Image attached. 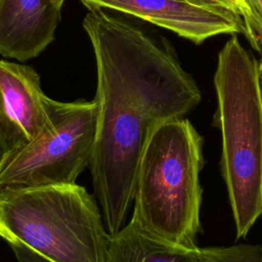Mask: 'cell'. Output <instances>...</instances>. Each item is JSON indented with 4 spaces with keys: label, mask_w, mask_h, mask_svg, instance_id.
Segmentation results:
<instances>
[{
    "label": "cell",
    "mask_w": 262,
    "mask_h": 262,
    "mask_svg": "<svg viewBox=\"0 0 262 262\" xmlns=\"http://www.w3.org/2000/svg\"><path fill=\"white\" fill-rule=\"evenodd\" d=\"M110 236L95 196L77 183L0 191V237L50 262H107Z\"/></svg>",
    "instance_id": "cell-4"
},
{
    "label": "cell",
    "mask_w": 262,
    "mask_h": 262,
    "mask_svg": "<svg viewBox=\"0 0 262 262\" xmlns=\"http://www.w3.org/2000/svg\"><path fill=\"white\" fill-rule=\"evenodd\" d=\"M214 85L221 174L236 238H243L262 216V96L259 61L235 35L219 52Z\"/></svg>",
    "instance_id": "cell-3"
},
{
    "label": "cell",
    "mask_w": 262,
    "mask_h": 262,
    "mask_svg": "<svg viewBox=\"0 0 262 262\" xmlns=\"http://www.w3.org/2000/svg\"><path fill=\"white\" fill-rule=\"evenodd\" d=\"M13 252L15 262H50L20 244H8Z\"/></svg>",
    "instance_id": "cell-12"
},
{
    "label": "cell",
    "mask_w": 262,
    "mask_h": 262,
    "mask_svg": "<svg viewBox=\"0 0 262 262\" xmlns=\"http://www.w3.org/2000/svg\"><path fill=\"white\" fill-rule=\"evenodd\" d=\"M205 262H262V246L236 245L231 247L200 248Z\"/></svg>",
    "instance_id": "cell-10"
},
{
    "label": "cell",
    "mask_w": 262,
    "mask_h": 262,
    "mask_svg": "<svg viewBox=\"0 0 262 262\" xmlns=\"http://www.w3.org/2000/svg\"><path fill=\"white\" fill-rule=\"evenodd\" d=\"M248 1L250 3L251 9L254 14L256 31L261 44V54H262V0H248ZM259 62L262 63V57Z\"/></svg>",
    "instance_id": "cell-13"
},
{
    "label": "cell",
    "mask_w": 262,
    "mask_h": 262,
    "mask_svg": "<svg viewBox=\"0 0 262 262\" xmlns=\"http://www.w3.org/2000/svg\"><path fill=\"white\" fill-rule=\"evenodd\" d=\"M203 4L216 6L232 12L237 15L244 23L246 35L253 48L261 52V44L256 31L254 14L248 0H193Z\"/></svg>",
    "instance_id": "cell-11"
},
{
    "label": "cell",
    "mask_w": 262,
    "mask_h": 262,
    "mask_svg": "<svg viewBox=\"0 0 262 262\" xmlns=\"http://www.w3.org/2000/svg\"><path fill=\"white\" fill-rule=\"evenodd\" d=\"M90 9L133 15L201 44L218 35L242 33L243 20L232 12L193 0H80Z\"/></svg>",
    "instance_id": "cell-6"
},
{
    "label": "cell",
    "mask_w": 262,
    "mask_h": 262,
    "mask_svg": "<svg viewBox=\"0 0 262 262\" xmlns=\"http://www.w3.org/2000/svg\"><path fill=\"white\" fill-rule=\"evenodd\" d=\"M259 74H260V88H261V96H262V63L259 62Z\"/></svg>",
    "instance_id": "cell-16"
},
{
    "label": "cell",
    "mask_w": 262,
    "mask_h": 262,
    "mask_svg": "<svg viewBox=\"0 0 262 262\" xmlns=\"http://www.w3.org/2000/svg\"><path fill=\"white\" fill-rule=\"evenodd\" d=\"M107 262H205L199 247L189 249L157 238L129 220L110 236Z\"/></svg>",
    "instance_id": "cell-9"
},
{
    "label": "cell",
    "mask_w": 262,
    "mask_h": 262,
    "mask_svg": "<svg viewBox=\"0 0 262 262\" xmlns=\"http://www.w3.org/2000/svg\"><path fill=\"white\" fill-rule=\"evenodd\" d=\"M60 10L53 0H0V55L37 57L54 40Z\"/></svg>",
    "instance_id": "cell-8"
},
{
    "label": "cell",
    "mask_w": 262,
    "mask_h": 262,
    "mask_svg": "<svg viewBox=\"0 0 262 262\" xmlns=\"http://www.w3.org/2000/svg\"><path fill=\"white\" fill-rule=\"evenodd\" d=\"M9 155H10V149H9L7 140L5 138V135L0 127V173Z\"/></svg>",
    "instance_id": "cell-14"
},
{
    "label": "cell",
    "mask_w": 262,
    "mask_h": 262,
    "mask_svg": "<svg viewBox=\"0 0 262 262\" xmlns=\"http://www.w3.org/2000/svg\"><path fill=\"white\" fill-rule=\"evenodd\" d=\"M47 99L33 68L0 59V127L10 154L27 145L46 126Z\"/></svg>",
    "instance_id": "cell-7"
},
{
    "label": "cell",
    "mask_w": 262,
    "mask_h": 262,
    "mask_svg": "<svg viewBox=\"0 0 262 262\" xmlns=\"http://www.w3.org/2000/svg\"><path fill=\"white\" fill-rule=\"evenodd\" d=\"M49 120L27 145L11 152L0 173V191L76 183L92 155L97 103L47 99Z\"/></svg>",
    "instance_id": "cell-5"
},
{
    "label": "cell",
    "mask_w": 262,
    "mask_h": 262,
    "mask_svg": "<svg viewBox=\"0 0 262 262\" xmlns=\"http://www.w3.org/2000/svg\"><path fill=\"white\" fill-rule=\"evenodd\" d=\"M82 25L97 78V126L88 168L105 228L114 235L126 224L149 132L162 122L184 118L202 93L168 48L127 20L91 9Z\"/></svg>",
    "instance_id": "cell-1"
},
{
    "label": "cell",
    "mask_w": 262,
    "mask_h": 262,
    "mask_svg": "<svg viewBox=\"0 0 262 262\" xmlns=\"http://www.w3.org/2000/svg\"><path fill=\"white\" fill-rule=\"evenodd\" d=\"M203 143L202 135L184 118L154 127L139 159L130 221L171 245L198 247Z\"/></svg>",
    "instance_id": "cell-2"
},
{
    "label": "cell",
    "mask_w": 262,
    "mask_h": 262,
    "mask_svg": "<svg viewBox=\"0 0 262 262\" xmlns=\"http://www.w3.org/2000/svg\"><path fill=\"white\" fill-rule=\"evenodd\" d=\"M66 1H67V0H53L54 4H55L59 9H61V7H62V5H63V3H64Z\"/></svg>",
    "instance_id": "cell-15"
}]
</instances>
